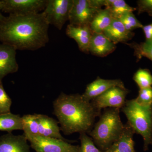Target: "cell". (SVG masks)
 Here are the masks:
<instances>
[{
  "mask_svg": "<svg viewBox=\"0 0 152 152\" xmlns=\"http://www.w3.org/2000/svg\"><path fill=\"white\" fill-rule=\"evenodd\" d=\"M49 26L43 12L9 15L0 20V42L16 50H35L48 42Z\"/></svg>",
  "mask_w": 152,
  "mask_h": 152,
  "instance_id": "obj_1",
  "label": "cell"
},
{
  "mask_svg": "<svg viewBox=\"0 0 152 152\" xmlns=\"http://www.w3.org/2000/svg\"><path fill=\"white\" fill-rule=\"evenodd\" d=\"M54 114L58 120L60 129L65 135L88 133L93 129L95 119L101 110L79 94L61 93L53 102Z\"/></svg>",
  "mask_w": 152,
  "mask_h": 152,
  "instance_id": "obj_2",
  "label": "cell"
},
{
  "mask_svg": "<svg viewBox=\"0 0 152 152\" xmlns=\"http://www.w3.org/2000/svg\"><path fill=\"white\" fill-rule=\"evenodd\" d=\"M120 109L107 108L100 116L99 121L88 133L94 144L104 152L119 137L124 130L120 115Z\"/></svg>",
  "mask_w": 152,
  "mask_h": 152,
  "instance_id": "obj_3",
  "label": "cell"
},
{
  "mask_svg": "<svg viewBox=\"0 0 152 152\" xmlns=\"http://www.w3.org/2000/svg\"><path fill=\"white\" fill-rule=\"evenodd\" d=\"M121 111L137 134L141 135L144 140V150L152 145V104L140 105L135 99L126 100Z\"/></svg>",
  "mask_w": 152,
  "mask_h": 152,
  "instance_id": "obj_4",
  "label": "cell"
},
{
  "mask_svg": "<svg viewBox=\"0 0 152 152\" xmlns=\"http://www.w3.org/2000/svg\"><path fill=\"white\" fill-rule=\"evenodd\" d=\"M73 2V0H48L43 12L49 25H53L58 29L61 30L69 20Z\"/></svg>",
  "mask_w": 152,
  "mask_h": 152,
  "instance_id": "obj_5",
  "label": "cell"
},
{
  "mask_svg": "<svg viewBox=\"0 0 152 152\" xmlns=\"http://www.w3.org/2000/svg\"><path fill=\"white\" fill-rule=\"evenodd\" d=\"M32 148L36 152H80V146L67 141L40 135L26 137Z\"/></svg>",
  "mask_w": 152,
  "mask_h": 152,
  "instance_id": "obj_6",
  "label": "cell"
},
{
  "mask_svg": "<svg viewBox=\"0 0 152 152\" xmlns=\"http://www.w3.org/2000/svg\"><path fill=\"white\" fill-rule=\"evenodd\" d=\"M48 0H0L2 12L9 15L39 13L45 10Z\"/></svg>",
  "mask_w": 152,
  "mask_h": 152,
  "instance_id": "obj_7",
  "label": "cell"
},
{
  "mask_svg": "<svg viewBox=\"0 0 152 152\" xmlns=\"http://www.w3.org/2000/svg\"><path fill=\"white\" fill-rule=\"evenodd\" d=\"M99 10L92 5L90 0H73L69 15V24L90 26L94 17Z\"/></svg>",
  "mask_w": 152,
  "mask_h": 152,
  "instance_id": "obj_8",
  "label": "cell"
},
{
  "mask_svg": "<svg viewBox=\"0 0 152 152\" xmlns=\"http://www.w3.org/2000/svg\"><path fill=\"white\" fill-rule=\"evenodd\" d=\"M129 90L126 88L115 86L111 88L91 101L95 107L99 110L107 108L121 109L124 105Z\"/></svg>",
  "mask_w": 152,
  "mask_h": 152,
  "instance_id": "obj_9",
  "label": "cell"
},
{
  "mask_svg": "<svg viewBox=\"0 0 152 152\" xmlns=\"http://www.w3.org/2000/svg\"><path fill=\"white\" fill-rule=\"evenodd\" d=\"M16 49L5 44H0V83L4 77L18 70Z\"/></svg>",
  "mask_w": 152,
  "mask_h": 152,
  "instance_id": "obj_10",
  "label": "cell"
},
{
  "mask_svg": "<svg viewBox=\"0 0 152 152\" xmlns=\"http://www.w3.org/2000/svg\"><path fill=\"white\" fill-rule=\"evenodd\" d=\"M115 86L125 88L124 83L120 79L107 80L98 77L94 81L87 85L86 91L82 96L86 100L91 102L98 96Z\"/></svg>",
  "mask_w": 152,
  "mask_h": 152,
  "instance_id": "obj_11",
  "label": "cell"
},
{
  "mask_svg": "<svg viewBox=\"0 0 152 152\" xmlns=\"http://www.w3.org/2000/svg\"><path fill=\"white\" fill-rule=\"evenodd\" d=\"M66 34L76 41L80 50L85 53H89V46L93 32L89 26H75L69 24Z\"/></svg>",
  "mask_w": 152,
  "mask_h": 152,
  "instance_id": "obj_12",
  "label": "cell"
},
{
  "mask_svg": "<svg viewBox=\"0 0 152 152\" xmlns=\"http://www.w3.org/2000/svg\"><path fill=\"white\" fill-rule=\"evenodd\" d=\"M24 135L8 133L0 137V152H30V146Z\"/></svg>",
  "mask_w": 152,
  "mask_h": 152,
  "instance_id": "obj_13",
  "label": "cell"
},
{
  "mask_svg": "<svg viewBox=\"0 0 152 152\" xmlns=\"http://www.w3.org/2000/svg\"><path fill=\"white\" fill-rule=\"evenodd\" d=\"M116 48L115 44L103 33H93L89 46V53L94 56L104 57L112 53Z\"/></svg>",
  "mask_w": 152,
  "mask_h": 152,
  "instance_id": "obj_14",
  "label": "cell"
},
{
  "mask_svg": "<svg viewBox=\"0 0 152 152\" xmlns=\"http://www.w3.org/2000/svg\"><path fill=\"white\" fill-rule=\"evenodd\" d=\"M134 129L129 123L124 124L121 134L104 152H135L133 136L135 134Z\"/></svg>",
  "mask_w": 152,
  "mask_h": 152,
  "instance_id": "obj_15",
  "label": "cell"
},
{
  "mask_svg": "<svg viewBox=\"0 0 152 152\" xmlns=\"http://www.w3.org/2000/svg\"><path fill=\"white\" fill-rule=\"evenodd\" d=\"M103 34L115 44L125 43L134 35L132 32L128 31L119 20L113 19L111 24Z\"/></svg>",
  "mask_w": 152,
  "mask_h": 152,
  "instance_id": "obj_16",
  "label": "cell"
},
{
  "mask_svg": "<svg viewBox=\"0 0 152 152\" xmlns=\"http://www.w3.org/2000/svg\"><path fill=\"white\" fill-rule=\"evenodd\" d=\"M39 135L66 141L60 133L58 122L46 115L38 114Z\"/></svg>",
  "mask_w": 152,
  "mask_h": 152,
  "instance_id": "obj_17",
  "label": "cell"
},
{
  "mask_svg": "<svg viewBox=\"0 0 152 152\" xmlns=\"http://www.w3.org/2000/svg\"><path fill=\"white\" fill-rule=\"evenodd\" d=\"M113 19L108 9H101L90 23V27L93 33H103L111 24Z\"/></svg>",
  "mask_w": 152,
  "mask_h": 152,
  "instance_id": "obj_18",
  "label": "cell"
},
{
  "mask_svg": "<svg viewBox=\"0 0 152 152\" xmlns=\"http://www.w3.org/2000/svg\"><path fill=\"white\" fill-rule=\"evenodd\" d=\"M22 118L20 115L9 113L0 115V131L8 133L15 130H23Z\"/></svg>",
  "mask_w": 152,
  "mask_h": 152,
  "instance_id": "obj_19",
  "label": "cell"
},
{
  "mask_svg": "<svg viewBox=\"0 0 152 152\" xmlns=\"http://www.w3.org/2000/svg\"><path fill=\"white\" fill-rule=\"evenodd\" d=\"M105 7L108 9L114 19H118L128 12L137 10L128 4L124 0H105Z\"/></svg>",
  "mask_w": 152,
  "mask_h": 152,
  "instance_id": "obj_20",
  "label": "cell"
},
{
  "mask_svg": "<svg viewBox=\"0 0 152 152\" xmlns=\"http://www.w3.org/2000/svg\"><path fill=\"white\" fill-rule=\"evenodd\" d=\"M22 118L25 137L39 135L38 114L24 115Z\"/></svg>",
  "mask_w": 152,
  "mask_h": 152,
  "instance_id": "obj_21",
  "label": "cell"
},
{
  "mask_svg": "<svg viewBox=\"0 0 152 152\" xmlns=\"http://www.w3.org/2000/svg\"><path fill=\"white\" fill-rule=\"evenodd\" d=\"M127 45L134 49V56L138 61L144 57L152 61V42H145L140 44L134 42Z\"/></svg>",
  "mask_w": 152,
  "mask_h": 152,
  "instance_id": "obj_22",
  "label": "cell"
},
{
  "mask_svg": "<svg viewBox=\"0 0 152 152\" xmlns=\"http://www.w3.org/2000/svg\"><path fill=\"white\" fill-rule=\"evenodd\" d=\"M133 80L140 89L152 87V75L148 69L140 68L133 76Z\"/></svg>",
  "mask_w": 152,
  "mask_h": 152,
  "instance_id": "obj_23",
  "label": "cell"
},
{
  "mask_svg": "<svg viewBox=\"0 0 152 152\" xmlns=\"http://www.w3.org/2000/svg\"><path fill=\"white\" fill-rule=\"evenodd\" d=\"M122 23L128 31H132L139 28H142L143 25L135 16L133 12H128L118 19Z\"/></svg>",
  "mask_w": 152,
  "mask_h": 152,
  "instance_id": "obj_24",
  "label": "cell"
},
{
  "mask_svg": "<svg viewBox=\"0 0 152 152\" xmlns=\"http://www.w3.org/2000/svg\"><path fill=\"white\" fill-rule=\"evenodd\" d=\"M12 101L4 88L2 82L0 83V115L10 113Z\"/></svg>",
  "mask_w": 152,
  "mask_h": 152,
  "instance_id": "obj_25",
  "label": "cell"
},
{
  "mask_svg": "<svg viewBox=\"0 0 152 152\" xmlns=\"http://www.w3.org/2000/svg\"><path fill=\"white\" fill-rule=\"evenodd\" d=\"M80 140L81 143L80 152H104L101 151L96 147L92 139L87 133H80Z\"/></svg>",
  "mask_w": 152,
  "mask_h": 152,
  "instance_id": "obj_26",
  "label": "cell"
},
{
  "mask_svg": "<svg viewBox=\"0 0 152 152\" xmlns=\"http://www.w3.org/2000/svg\"><path fill=\"white\" fill-rule=\"evenodd\" d=\"M140 105L148 106L152 104V87L140 89L138 96L135 99Z\"/></svg>",
  "mask_w": 152,
  "mask_h": 152,
  "instance_id": "obj_27",
  "label": "cell"
},
{
  "mask_svg": "<svg viewBox=\"0 0 152 152\" xmlns=\"http://www.w3.org/2000/svg\"><path fill=\"white\" fill-rule=\"evenodd\" d=\"M138 14L147 12L152 16V0H139L137 2Z\"/></svg>",
  "mask_w": 152,
  "mask_h": 152,
  "instance_id": "obj_28",
  "label": "cell"
},
{
  "mask_svg": "<svg viewBox=\"0 0 152 152\" xmlns=\"http://www.w3.org/2000/svg\"><path fill=\"white\" fill-rule=\"evenodd\" d=\"M145 37V42H152V23L143 26L142 28Z\"/></svg>",
  "mask_w": 152,
  "mask_h": 152,
  "instance_id": "obj_29",
  "label": "cell"
},
{
  "mask_svg": "<svg viewBox=\"0 0 152 152\" xmlns=\"http://www.w3.org/2000/svg\"><path fill=\"white\" fill-rule=\"evenodd\" d=\"M1 6H0V20H1L4 17V16L1 13Z\"/></svg>",
  "mask_w": 152,
  "mask_h": 152,
  "instance_id": "obj_30",
  "label": "cell"
}]
</instances>
